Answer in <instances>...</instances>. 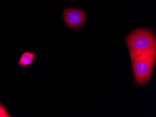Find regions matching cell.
<instances>
[{
    "instance_id": "6da1fadb",
    "label": "cell",
    "mask_w": 156,
    "mask_h": 117,
    "mask_svg": "<svg viewBox=\"0 0 156 117\" xmlns=\"http://www.w3.org/2000/svg\"><path fill=\"white\" fill-rule=\"evenodd\" d=\"M126 44L129 57L156 51V36L152 30L139 27L127 35Z\"/></svg>"
},
{
    "instance_id": "7a4b0ae2",
    "label": "cell",
    "mask_w": 156,
    "mask_h": 117,
    "mask_svg": "<svg viewBox=\"0 0 156 117\" xmlns=\"http://www.w3.org/2000/svg\"><path fill=\"white\" fill-rule=\"evenodd\" d=\"M132 73L136 84L143 86L151 79L156 61V51L130 56Z\"/></svg>"
},
{
    "instance_id": "3957f363",
    "label": "cell",
    "mask_w": 156,
    "mask_h": 117,
    "mask_svg": "<svg viewBox=\"0 0 156 117\" xmlns=\"http://www.w3.org/2000/svg\"><path fill=\"white\" fill-rule=\"evenodd\" d=\"M62 16L65 25L71 29H79L86 23V14L81 9L77 8L65 9Z\"/></svg>"
},
{
    "instance_id": "277c9868",
    "label": "cell",
    "mask_w": 156,
    "mask_h": 117,
    "mask_svg": "<svg viewBox=\"0 0 156 117\" xmlns=\"http://www.w3.org/2000/svg\"><path fill=\"white\" fill-rule=\"evenodd\" d=\"M35 59L34 53L30 51H25L21 55L20 59L18 62V65L20 67H28L33 63Z\"/></svg>"
},
{
    "instance_id": "5b68a950",
    "label": "cell",
    "mask_w": 156,
    "mask_h": 117,
    "mask_svg": "<svg viewBox=\"0 0 156 117\" xmlns=\"http://www.w3.org/2000/svg\"><path fill=\"white\" fill-rule=\"evenodd\" d=\"M0 117H12V116L9 114L6 107L1 102H0Z\"/></svg>"
}]
</instances>
